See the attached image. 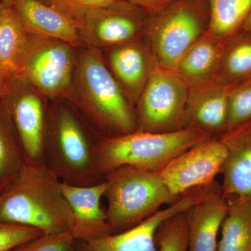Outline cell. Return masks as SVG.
I'll return each instance as SVG.
<instances>
[{
	"label": "cell",
	"mask_w": 251,
	"mask_h": 251,
	"mask_svg": "<svg viewBox=\"0 0 251 251\" xmlns=\"http://www.w3.org/2000/svg\"><path fill=\"white\" fill-rule=\"evenodd\" d=\"M61 182L44 163L25 159L0 193V221L35 227L46 234L69 232L73 213Z\"/></svg>",
	"instance_id": "6da1fadb"
},
{
	"label": "cell",
	"mask_w": 251,
	"mask_h": 251,
	"mask_svg": "<svg viewBox=\"0 0 251 251\" xmlns=\"http://www.w3.org/2000/svg\"><path fill=\"white\" fill-rule=\"evenodd\" d=\"M201 130L184 128L169 133H133L104 137L94 148V166L104 178L109 172L124 166L160 173L186 150L213 138Z\"/></svg>",
	"instance_id": "7a4b0ae2"
},
{
	"label": "cell",
	"mask_w": 251,
	"mask_h": 251,
	"mask_svg": "<svg viewBox=\"0 0 251 251\" xmlns=\"http://www.w3.org/2000/svg\"><path fill=\"white\" fill-rule=\"evenodd\" d=\"M104 197L110 233L129 229L179 198L168 190L159 173L124 166L104 175Z\"/></svg>",
	"instance_id": "3957f363"
},
{
	"label": "cell",
	"mask_w": 251,
	"mask_h": 251,
	"mask_svg": "<svg viewBox=\"0 0 251 251\" xmlns=\"http://www.w3.org/2000/svg\"><path fill=\"white\" fill-rule=\"evenodd\" d=\"M77 83L82 95L80 105L105 137L137 130L134 107L126 97L100 52L86 51L77 67Z\"/></svg>",
	"instance_id": "277c9868"
},
{
	"label": "cell",
	"mask_w": 251,
	"mask_h": 251,
	"mask_svg": "<svg viewBox=\"0 0 251 251\" xmlns=\"http://www.w3.org/2000/svg\"><path fill=\"white\" fill-rule=\"evenodd\" d=\"M209 21V0H175L149 15L145 36L158 64L173 69L207 31Z\"/></svg>",
	"instance_id": "5b68a950"
},
{
	"label": "cell",
	"mask_w": 251,
	"mask_h": 251,
	"mask_svg": "<svg viewBox=\"0 0 251 251\" xmlns=\"http://www.w3.org/2000/svg\"><path fill=\"white\" fill-rule=\"evenodd\" d=\"M50 133L44 140L43 162L61 181L86 186L103 181L94 166L97 143H91L72 111L62 108L54 115Z\"/></svg>",
	"instance_id": "8992f818"
},
{
	"label": "cell",
	"mask_w": 251,
	"mask_h": 251,
	"mask_svg": "<svg viewBox=\"0 0 251 251\" xmlns=\"http://www.w3.org/2000/svg\"><path fill=\"white\" fill-rule=\"evenodd\" d=\"M190 90L174 69L157 64L135 106L137 130L169 133L184 129Z\"/></svg>",
	"instance_id": "52a82bcc"
},
{
	"label": "cell",
	"mask_w": 251,
	"mask_h": 251,
	"mask_svg": "<svg viewBox=\"0 0 251 251\" xmlns=\"http://www.w3.org/2000/svg\"><path fill=\"white\" fill-rule=\"evenodd\" d=\"M74 65L72 46L31 35L21 75L47 97H68L72 90Z\"/></svg>",
	"instance_id": "ba28073f"
},
{
	"label": "cell",
	"mask_w": 251,
	"mask_h": 251,
	"mask_svg": "<svg viewBox=\"0 0 251 251\" xmlns=\"http://www.w3.org/2000/svg\"><path fill=\"white\" fill-rule=\"evenodd\" d=\"M149 14L135 5L117 0L88 13L80 21L81 39L95 48H110L145 36Z\"/></svg>",
	"instance_id": "9c48e42d"
},
{
	"label": "cell",
	"mask_w": 251,
	"mask_h": 251,
	"mask_svg": "<svg viewBox=\"0 0 251 251\" xmlns=\"http://www.w3.org/2000/svg\"><path fill=\"white\" fill-rule=\"evenodd\" d=\"M226 156L224 144L219 136L213 137L176 156L159 174L172 195L180 198L215 181Z\"/></svg>",
	"instance_id": "30bf717a"
},
{
	"label": "cell",
	"mask_w": 251,
	"mask_h": 251,
	"mask_svg": "<svg viewBox=\"0 0 251 251\" xmlns=\"http://www.w3.org/2000/svg\"><path fill=\"white\" fill-rule=\"evenodd\" d=\"M204 188L185 193L168 207L129 229L82 241L77 251H158L156 234L159 226L172 216L188 211L202 196Z\"/></svg>",
	"instance_id": "8fae6325"
},
{
	"label": "cell",
	"mask_w": 251,
	"mask_h": 251,
	"mask_svg": "<svg viewBox=\"0 0 251 251\" xmlns=\"http://www.w3.org/2000/svg\"><path fill=\"white\" fill-rule=\"evenodd\" d=\"M108 68L133 107L157 62L146 36L110 48Z\"/></svg>",
	"instance_id": "7c38bea8"
},
{
	"label": "cell",
	"mask_w": 251,
	"mask_h": 251,
	"mask_svg": "<svg viewBox=\"0 0 251 251\" xmlns=\"http://www.w3.org/2000/svg\"><path fill=\"white\" fill-rule=\"evenodd\" d=\"M229 209L228 200L216 181L187 211L188 251H216L218 234Z\"/></svg>",
	"instance_id": "4fadbf2b"
},
{
	"label": "cell",
	"mask_w": 251,
	"mask_h": 251,
	"mask_svg": "<svg viewBox=\"0 0 251 251\" xmlns=\"http://www.w3.org/2000/svg\"><path fill=\"white\" fill-rule=\"evenodd\" d=\"M232 87L215 80L191 86L184 128L201 130L213 136L224 133Z\"/></svg>",
	"instance_id": "5bb4252c"
},
{
	"label": "cell",
	"mask_w": 251,
	"mask_h": 251,
	"mask_svg": "<svg viewBox=\"0 0 251 251\" xmlns=\"http://www.w3.org/2000/svg\"><path fill=\"white\" fill-rule=\"evenodd\" d=\"M219 138L227 150L221 175L229 202L251 198V121L227 130Z\"/></svg>",
	"instance_id": "9a60e30c"
},
{
	"label": "cell",
	"mask_w": 251,
	"mask_h": 251,
	"mask_svg": "<svg viewBox=\"0 0 251 251\" xmlns=\"http://www.w3.org/2000/svg\"><path fill=\"white\" fill-rule=\"evenodd\" d=\"M64 197L73 213L69 232L75 240L85 241L110 233L106 212L100 205L106 184L105 181L91 186H74L61 182Z\"/></svg>",
	"instance_id": "2e32d148"
},
{
	"label": "cell",
	"mask_w": 251,
	"mask_h": 251,
	"mask_svg": "<svg viewBox=\"0 0 251 251\" xmlns=\"http://www.w3.org/2000/svg\"><path fill=\"white\" fill-rule=\"evenodd\" d=\"M13 7L31 35L81 44L80 23L39 0H14Z\"/></svg>",
	"instance_id": "e0dca14e"
},
{
	"label": "cell",
	"mask_w": 251,
	"mask_h": 251,
	"mask_svg": "<svg viewBox=\"0 0 251 251\" xmlns=\"http://www.w3.org/2000/svg\"><path fill=\"white\" fill-rule=\"evenodd\" d=\"M31 36L14 7L0 2V75L6 80L21 75Z\"/></svg>",
	"instance_id": "ac0fdd59"
},
{
	"label": "cell",
	"mask_w": 251,
	"mask_h": 251,
	"mask_svg": "<svg viewBox=\"0 0 251 251\" xmlns=\"http://www.w3.org/2000/svg\"><path fill=\"white\" fill-rule=\"evenodd\" d=\"M225 41L207 31L179 59L173 69L189 85L196 86L215 78Z\"/></svg>",
	"instance_id": "d6986e66"
},
{
	"label": "cell",
	"mask_w": 251,
	"mask_h": 251,
	"mask_svg": "<svg viewBox=\"0 0 251 251\" xmlns=\"http://www.w3.org/2000/svg\"><path fill=\"white\" fill-rule=\"evenodd\" d=\"M14 117L25 159L44 163L46 121L41 99L34 94L23 95L14 105Z\"/></svg>",
	"instance_id": "ffe728a7"
},
{
	"label": "cell",
	"mask_w": 251,
	"mask_h": 251,
	"mask_svg": "<svg viewBox=\"0 0 251 251\" xmlns=\"http://www.w3.org/2000/svg\"><path fill=\"white\" fill-rule=\"evenodd\" d=\"M251 77V31L239 30L225 41L214 80L234 85Z\"/></svg>",
	"instance_id": "44dd1931"
},
{
	"label": "cell",
	"mask_w": 251,
	"mask_h": 251,
	"mask_svg": "<svg viewBox=\"0 0 251 251\" xmlns=\"http://www.w3.org/2000/svg\"><path fill=\"white\" fill-rule=\"evenodd\" d=\"M216 251H251V198L229 202Z\"/></svg>",
	"instance_id": "7402d4cb"
},
{
	"label": "cell",
	"mask_w": 251,
	"mask_h": 251,
	"mask_svg": "<svg viewBox=\"0 0 251 251\" xmlns=\"http://www.w3.org/2000/svg\"><path fill=\"white\" fill-rule=\"evenodd\" d=\"M207 32L226 41L242 27L251 10V0H209Z\"/></svg>",
	"instance_id": "603a6c76"
},
{
	"label": "cell",
	"mask_w": 251,
	"mask_h": 251,
	"mask_svg": "<svg viewBox=\"0 0 251 251\" xmlns=\"http://www.w3.org/2000/svg\"><path fill=\"white\" fill-rule=\"evenodd\" d=\"M186 211L172 216L159 226L156 234L158 251H188Z\"/></svg>",
	"instance_id": "cb8c5ba5"
},
{
	"label": "cell",
	"mask_w": 251,
	"mask_h": 251,
	"mask_svg": "<svg viewBox=\"0 0 251 251\" xmlns=\"http://www.w3.org/2000/svg\"><path fill=\"white\" fill-rule=\"evenodd\" d=\"M251 121V77L234 85L229 94L226 131Z\"/></svg>",
	"instance_id": "d4e9b609"
},
{
	"label": "cell",
	"mask_w": 251,
	"mask_h": 251,
	"mask_svg": "<svg viewBox=\"0 0 251 251\" xmlns=\"http://www.w3.org/2000/svg\"><path fill=\"white\" fill-rule=\"evenodd\" d=\"M25 161V157L21 154L0 125V193L17 174Z\"/></svg>",
	"instance_id": "484cf974"
},
{
	"label": "cell",
	"mask_w": 251,
	"mask_h": 251,
	"mask_svg": "<svg viewBox=\"0 0 251 251\" xmlns=\"http://www.w3.org/2000/svg\"><path fill=\"white\" fill-rule=\"evenodd\" d=\"M44 234L30 226L0 221V251H11L15 248Z\"/></svg>",
	"instance_id": "4316f807"
},
{
	"label": "cell",
	"mask_w": 251,
	"mask_h": 251,
	"mask_svg": "<svg viewBox=\"0 0 251 251\" xmlns=\"http://www.w3.org/2000/svg\"><path fill=\"white\" fill-rule=\"evenodd\" d=\"M75 241L69 232L44 234L11 251H74Z\"/></svg>",
	"instance_id": "83f0119b"
},
{
	"label": "cell",
	"mask_w": 251,
	"mask_h": 251,
	"mask_svg": "<svg viewBox=\"0 0 251 251\" xmlns=\"http://www.w3.org/2000/svg\"><path fill=\"white\" fill-rule=\"evenodd\" d=\"M115 1L117 0H47V4L80 23L88 13Z\"/></svg>",
	"instance_id": "f1b7e54d"
},
{
	"label": "cell",
	"mask_w": 251,
	"mask_h": 251,
	"mask_svg": "<svg viewBox=\"0 0 251 251\" xmlns=\"http://www.w3.org/2000/svg\"><path fill=\"white\" fill-rule=\"evenodd\" d=\"M143 10L147 14H154L166 7L175 0H126Z\"/></svg>",
	"instance_id": "f546056e"
},
{
	"label": "cell",
	"mask_w": 251,
	"mask_h": 251,
	"mask_svg": "<svg viewBox=\"0 0 251 251\" xmlns=\"http://www.w3.org/2000/svg\"><path fill=\"white\" fill-rule=\"evenodd\" d=\"M8 80L0 75V97L6 95L9 92V87L7 84Z\"/></svg>",
	"instance_id": "4dcf8cb0"
},
{
	"label": "cell",
	"mask_w": 251,
	"mask_h": 251,
	"mask_svg": "<svg viewBox=\"0 0 251 251\" xmlns=\"http://www.w3.org/2000/svg\"><path fill=\"white\" fill-rule=\"evenodd\" d=\"M239 30L251 31V10Z\"/></svg>",
	"instance_id": "1f68e13d"
},
{
	"label": "cell",
	"mask_w": 251,
	"mask_h": 251,
	"mask_svg": "<svg viewBox=\"0 0 251 251\" xmlns=\"http://www.w3.org/2000/svg\"><path fill=\"white\" fill-rule=\"evenodd\" d=\"M14 1V0H0V2L6 5V6H12Z\"/></svg>",
	"instance_id": "d6a6232c"
},
{
	"label": "cell",
	"mask_w": 251,
	"mask_h": 251,
	"mask_svg": "<svg viewBox=\"0 0 251 251\" xmlns=\"http://www.w3.org/2000/svg\"><path fill=\"white\" fill-rule=\"evenodd\" d=\"M39 1H42V2L46 3V4H47V0H39Z\"/></svg>",
	"instance_id": "836d02e7"
}]
</instances>
